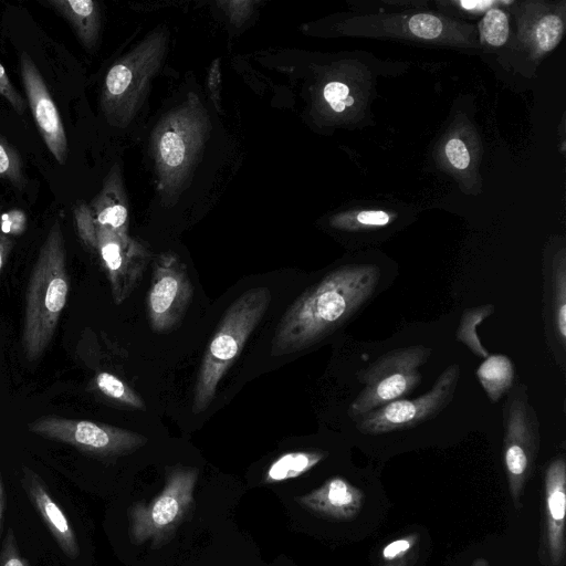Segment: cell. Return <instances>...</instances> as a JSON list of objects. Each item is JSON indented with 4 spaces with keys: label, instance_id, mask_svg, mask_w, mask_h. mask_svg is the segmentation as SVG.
Here are the masks:
<instances>
[{
    "label": "cell",
    "instance_id": "36",
    "mask_svg": "<svg viewBox=\"0 0 566 566\" xmlns=\"http://www.w3.org/2000/svg\"><path fill=\"white\" fill-rule=\"evenodd\" d=\"M13 238L9 237L0 230V275L13 248Z\"/></svg>",
    "mask_w": 566,
    "mask_h": 566
},
{
    "label": "cell",
    "instance_id": "35",
    "mask_svg": "<svg viewBox=\"0 0 566 566\" xmlns=\"http://www.w3.org/2000/svg\"><path fill=\"white\" fill-rule=\"evenodd\" d=\"M209 90L213 98L214 105H219V91H220V67L219 60H216L209 72Z\"/></svg>",
    "mask_w": 566,
    "mask_h": 566
},
{
    "label": "cell",
    "instance_id": "11",
    "mask_svg": "<svg viewBox=\"0 0 566 566\" xmlns=\"http://www.w3.org/2000/svg\"><path fill=\"white\" fill-rule=\"evenodd\" d=\"M460 366H448L426 394L415 399H398L381 406L356 420L365 434H380L413 428L439 415L452 400Z\"/></svg>",
    "mask_w": 566,
    "mask_h": 566
},
{
    "label": "cell",
    "instance_id": "28",
    "mask_svg": "<svg viewBox=\"0 0 566 566\" xmlns=\"http://www.w3.org/2000/svg\"><path fill=\"white\" fill-rule=\"evenodd\" d=\"M408 27L412 34L428 40L439 36L442 32L441 21L437 17L426 13L412 15Z\"/></svg>",
    "mask_w": 566,
    "mask_h": 566
},
{
    "label": "cell",
    "instance_id": "21",
    "mask_svg": "<svg viewBox=\"0 0 566 566\" xmlns=\"http://www.w3.org/2000/svg\"><path fill=\"white\" fill-rule=\"evenodd\" d=\"M322 451H293L279 457L268 468L264 481L266 483L281 482L297 478L310 471L325 458Z\"/></svg>",
    "mask_w": 566,
    "mask_h": 566
},
{
    "label": "cell",
    "instance_id": "1",
    "mask_svg": "<svg viewBox=\"0 0 566 566\" xmlns=\"http://www.w3.org/2000/svg\"><path fill=\"white\" fill-rule=\"evenodd\" d=\"M381 274L370 264H350L326 274L295 300L277 324L271 356L305 349L347 323L376 293Z\"/></svg>",
    "mask_w": 566,
    "mask_h": 566
},
{
    "label": "cell",
    "instance_id": "15",
    "mask_svg": "<svg viewBox=\"0 0 566 566\" xmlns=\"http://www.w3.org/2000/svg\"><path fill=\"white\" fill-rule=\"evenodd\" d=\"M21 484L59 547L67 557L76 558L80 548L74 530L44 481L30 468L22 467Z\"/></svg>",
    "mask_w": 566,
    "mask_h": 566
},
{
    "label": "cell",
    "instance_id": "34",
    "mask_svg": "<svg viewBox=\"0 0 566 566\" xmlns=\"http://www.w3.org/2000/svg\"><path fill=\"white\" fill-rule=\"evenodd\" d=\"M357 221L366 226H385L389 222V216L384 211H361L357 214Z\"/></svg>",
    "mask_w": 566,
    "mask_h": 566
},
{
    "label": "cell",
    "instance_id": "31",
    "mask_svg": "<svg viewBox=\"0 0 566 566\" xmlns=\"http://www.w3.org/2000/svg\"><path fill=\"white\" fill-rule=\"evenodd\" d=\"M28 226L24 211L12 209L0 214V230L11 238L21 235Z\"/></svg>",
    "mask_w": 566,
    "mask_h": 566
},
{
    "label": "cell",
    "instance_id": "9",
    "mask_svg": "<svg viewBox=\"0 0 566 566\" xmlns=\"http://www.w3.org/2000/svg\"><path fill=\"white\" fill-rule=\"evenodd\" d=\"M197 468L177 465L169 469L163 491L150 502H137L128 511L132 541L161 542L182 521L193 503L198 481Z\"/></svg>",
    "mask_w": 566,
    "mask_h": 566
},
{
    "label": "cell",
    "instance_id": "22",
    "mask_svg": "<svg viewBox=\"0 0 566 566\" xmlns=\"http://www.w3.org/2000/svg\"><path fill=\"white\" fill-rule=\"evenodd\" d=\"M492 304L467 308L457 329V338L463 343L474 355L486 358L490 354L481 344L478 336V326L494 312Z\"/></svg>",
    "mask_w": 566,
    "mask_h": 566
},
{
    "label": "cell",
    "instance_id": "12",
    "mask_svg": "<svg viewBox=\"0 0 566 566\" xmlns=\"http://www.w3.org/2000/svg\"><path fill=\"white\" fill-rule=\"evenodd\" d=\"M193 296V286L187 268L171 252L156 258L146 296L147 316L151 329L164 334L182 321Z\"/></svg>",
    "mask_w": 566,
    "mask_h": 566
},
{
    "label": "cell",
    "instance_id": "3",
    "mask_svg": "<svg viewBox=\"0 0 566 566\" xmlns=\"http://www.w3.org/2000/svg\"><path fill=\"white\" fill-rule=\"evenodd\" d=\"M271 298L268 287H253L241 294L226 311L198 371L192 400L193 413H202L210 406L220 380L263 318Z\"/></svg>",
    "mask_w": 566,
    "mask_h": 566
},
{
    "label": "cell",
    "instance_id": "20",
    "mask_svg": "<svg viewBox=\"0 0 566 566\" xmlns=\"http://www.w3.org/2000/svg\"><path fill=\"white\" fill-rule=\"evenodd\" d=\"M476 377L489 399L496 402L513 387L514 365L505 355H489L476 369Z\"/></svg>",
    "mask_w": 566,
    "mask_h": 566
},
{
    "label": "cell",
    "instance_id": "25",
    "mask_svg": "<svg viewBox=\"0 0 566 566\" xmlns=\"http://www.w3.org/2000/svg\"><path fill=\"white\" fill-rule=\"evenodd\" d=\"M479 29L483 40L489 44L503 45L509 38L507 17L500 9H490L481 20Z\"/></svg>",
    "mask_w": 566,
    "mask_h": 566
},
{
    "label": "cell",
    "instance_id": "23",
    "mask_svg": "<svg viewBox=\"0 0 566 566\" xmlns=\"http://www.w3.org/2000/svg\"><path fill=\"white\" fill-rule=\"evenodd\" d=\"M94 386L104 396L126 406L142 409L145 403L140 396L115 375L101 371L94 378Z\"/></svg>",
    "mask_w": 566,
    "mask_h": 566
},
{
    "label": "cell",
    "instance_id": "2",
    "mask_svg": "<svg viewBox=\"0 0 566 566\" xmlns=\"http://www.w3.org/2000/svg\"><path fill=\"white\" fill-rule=\"evenodd\" d=\"M69 290L63 230L55 220L40 248L25 294L22 348L28 360L39 359L51 343Z\"/></svg>",
    "mask_w": 566,
    "mask_h": 566
},
{
    "label": "cell",
    "instance_id": "5",
    "mask_svg": "<svg viewBox=\"0 0 566 566\" xmlns=\"http://www.w3.org/2000/svg\"><path fill=\"white\" fill-rule=\"evenodd\" d=\"M166 49V35L155 33L117 61L107 72L101 108L111 125L124 127L145 98L150 78Z\"/></svg>",
    "mask_w": 566,
    "mask_h": 566
},
{
    "label": "cell",
    "instance_id": "17",
    "mask_svg": "<svg viewBox=\"0 0 566 566\" xmlns=\"http://www.w3.org/2000/svg\"><path fill=\"white\" fill-rule=\"evenodd\" d=\"M297 503L322 516L349 520L360 511L363 492L343 478L335 476L312 492L296 497Z\"/></svg>",
    "mask_w": 566,
    "mask_h": 566
},
{
    "label": "cell",
    "instance_id": "33",
    "mask_svg": "<svg viewBox=\"0 0 566 566\" xmlns=\"http://www.w3.org/2000/svg\"><path fill=\"white\" fill-rule=\"evenodd\" d=\"M446 155L455 168L465 169L470 164L469 151L462 140L450 139L446 145Z\"/></svg>",
    "mask_w": 566,
    "mask_h": 566
},
{
    "label": "cell",
    "instance_id": "29",
    "mask_svg": "<svg viewBox=\"0 0 566 566\" xmlns=\"http://www.w3.org/2000/svg\"><path fill=\"white\" fill-rule=\"evenodd\" d=\"M324 98L337 113L354 104V97L349 96L348 86L340 82H329L326 84L324 87Z\"/></svg>",
    "mask_w": 566,
    "mask_h": 566
},
{
    "label": "cell",
    "instance_id": "38",
    "mask_svg": "<svg viewBox=\"0 0 566 566\" xmlns=\"http://www.w3.org/2000/svg\"><path fill=\"white\" fill-rule=\"evenodd\" d=\"M4 504H6L4 485H3L2 474H1V469H0V531H1Z\"/></svg>",
    "mask_w": 566,
    "mask_h": 566
},
{
    "label": "cell",
    "instance_id": "6",
    "mask_svg": "<svg viewBox=\"0 0 566 566\" xmlns=\"http://www.w3.org/2000/svg\"><path fill=\"white\" fill-rule=\"evenodd\" d=\"M73 214L81 241L99 258L114 302L122 304L142 280L149 259L148 251L129 235L123 237L98 226L84 201L74 206Z\"/></svg>",
    "mask_w": 566,
    "mask_h": 566
},
{
    "label": "cell",
    "instance_id": "4",
    "mask_svg": "<svg viewBox=\"0 0 566 566\" xmlns=\"http://www.w3.org/2000/svg\"><path fill=\"white\" fill-rule=\"evenodd\" d=\"M209 129V115L195 94L161 119L154 130L153 150L163 193L171 195L182 185Z\"/></svg>",
    "mask_w": 566,
    "mask_h": 566
},
{
    "label": "cell",
    "instance_id": "18",
    "mask_svg": "<svg viewBox=\"0 0 566 566\" xmlns=\"http://www.w3.org/2000/svg\"><path fill=\"white\" fill-rule=\"evenodd\" d=\"M95 222L123 237H128V210L120 172L113 167L102 190L88 205Z\"/></svg>",
    "mask_w": 566,
    "mask_h": 566
},
{
    "label": "cell",
    "instance_id": "26",
    "mask_svg": "<svg viewBox=\"0 0 566 566\" xmlns=\"http://www.w3.org/2000/svg\"><path fill=\"white\" fill-rule=\"evenodd\" d=\"M417 542V534H409L387 544L381 552V566H409Z\"/></svg>",
    "mask_w": 566,
    "mask_h": 566
},
{
    "label": "cell",
    "instance_id": "27",
    "mask_svg": "<svg viewBox=\"0 0 566 566\" xmlns=\"http://www.w3.org/2000/svg\"><path fill=\"white\" fill-rule=\"evenodd\" d=\"M564 25L559 17L551 14L544 17L536 27V41L541 50H553L563 35Z\"/></svg>",
    "mask_w": 566,
    "mask_h": 566
},
{
    "label": "cell",
    "instance_id": "10",
    "mask_svg": "<svg viewBox=\"0 0 566 566\" xmlns=\"http://www.w3.org/2000/svg\"><path fill=\"white\" fill-rule=\"evenodd\" d=\"M28 431L69 444L84 453L114 458L136 451L147 438L123 428L82 419L43 416L27 426Z\"/></svg>",
    "mask_w": 566,
    "mask_h": 566
},
{
    "label": "cell",
    "instance_id": "24",
    "mask_svg": "<svg viewBox=\"0 0 566 566\" xmlns=\"http://www.w3.org/2000/svg\"><path fill=\"white\" fill-rule=\"evenodd\" d=\"M0 179L22 190L27 178L19 153L0 135Z\"/></svg>",
    "mask_w": 566,
    "mask_h": 566
},
{
    "label": "cell",
    "instance_id": "7",
    "mask_svg": "<svg viewBox=\"0 0 566 566\" xmlns=\"http://www.w3.org/2000/svg\"><path fill=\"white\" fill-rule=\"evenodd\" d=\"M432 349L422 345L397 348L385 353L357 373L363 390L348 408L353 420L385 406L403 399L420 384L419 368L431 356Z\"/></svg>",
    "mask_w": 566,
    "mask_h": 566
},
{
    "label": "cell",
    "instance_id": "30",
    "mask_svg": "<svg viewBox=\"0 0 566 566\" xmlns=\"http://www.w3.org/2000/svg\"><path fill=\"white\" fill-rule=\"evenodd\" d=\"M0 566H29L21 555L12 528H9L3 538L0 551Z\"/></svg>",
    "mask_w": 566,
    "mask_h": 566
},
{
    "label": "cell",
    "instance_id": "14",
    "mask_svg": "<svg viewBox=\"0 0 566 566\" xmlns=\"http://www.w3.org/2000/svg\"><path fill=\"white\" fill-rule=\"evenodd\" d=\"M543 322L548 349L558 367L566 365V266L564 253L543 271Z\"/></svg>",
    "mask_w": 566,
    "mask_h": 566
},
{
    "label": "cell",
    "instance_id": "19",
    "mask_svg": "<svg viewBox=\"0 0 566 566\" xmlns=\"http://www.w3.org/2000/svg\"><path fill=\"white\" fill-rule=\"evenodd\" d=\"M48 4L73 28L81 43L88 50L96 45L101 30V11L92 0H48Z\"/></svg>",
    "mask_w": 566,
    "mask_h": 566
},
{
    "label": "cell",
    "instance_id": "13",
    "mask_svg": "<svg viewBox=\"0 0 566 566\" xmlns=\"http://www.w3.org/2000/svg\"><path fill=\"white\" fill-rule=\"evenodd\" d=\"M20 73L27 101L42 139L56 161L64 165L67 138L63 120L42 75L27 53L20 55Z\"/></svg>",
    "mask_w": 566,
    "mask_h": 566
},
{
    "label": "cell",
    "instance_id": "37",
    "mask_svg": "<svg viewBox=\"0 0 566 566\" xmlns=\"http://www.w3.org/2000/svg\"><path fill=\"white\" fill-rule=\"evenodd\" d=\"M492 3H493V1H482V0H478V1L467 0V1L460 2V4L467 10H483V9L490 7Z\"/></svg>",
    "mask_w": 566,
    "mask_h": 566
},
{
    "label": "cell",
    "instance_id": "32",
    "mask_svg": "<svg viewBox=\"0 0 566 566\" xmlns=\"http://www.w3.org/2000/svg\"><path fill=\"white\" fill-rule=\"evenodd\" d=\"M0 95L6 98L11 106L20 114L27 109V103L22 95L15 90L6 69L0 62Z\"/></svg>",
    "mask_w": 566,
    "mask_h": 566
},
{
    "label": "cell",
    "instance_id": "8",
    "mask_svg": "<svg viewBox=\"0 0 566 566\" xmlns=\"http://www.w3.org/2000/svg\"><path fill=\"white\" fill-rule=\"evenodd\" d=\"M503 427L504 467L512 499L518 506L539 448V422L524 384L515 385L506 394Z\"/></svg>",
    "mask_w": 566,
    "mask_h": 566
},
{
    "label": "cell",
    "instance_id": "16",
    "mask_svg": "<svg viewBox=\"0 0 566 566\" xmlns=\"http://www.w3.org/2000/svg\"><path fill=\"white\" fill-rule=\"evenodd\" d=\"M565 460L555 458L545 472L546 541L555 566H560L565 557Z\"/></svg>",
    "mask_w": 566,
    "mask_h": 566
}]
</instances>
